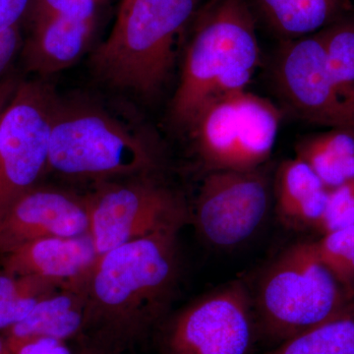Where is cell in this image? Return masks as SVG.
Returning <instances> with one entry per match:
<instances>
[{"instance_id": "obj_27", "label": "cell", "mask_w": 354, "mask_h": 354, "mask_svg": "<svg viewBox=\"0 0 354 354\" xmlns=\"http://www.w3.org/2000/svg\"><path fill=\"white\" fill-rule=\"evenodd\" d=\"M21 46L19 26L0 34V80Z\"/></svg>"}, {"instance_id": "obj_16", "label": "cell", "mask_w": 354, "mask_h": 354, "mask_svg": "<svg viewBox=\"0 0 354 354\" xmlns=\"http://www.w3.org/2000/svg\"><path fill=\"white\" fill-rule=\"evenodd\" d=\"M86 310L84 288H62L41 300L24 320L4 333L6 337L43 335L66 342L84 333Z\"/></svg>"}, {"instance_id": "obj_19", "label": "cell", "mask_w": 354, "mask_h": 354, "mask_svg": "<svg viewBox=\"0 0 354 354\" xmlns=\"http://www.w3.org/2000/svg\"><path fill=\"white\" fill-rule=\"evenodd\" d=\"M269 24L288 39L301 38L330 24L339 0H256Z\"/></svg>"}, {"instance_id": "obj_12", "label": "cell", "mask_w": 354, "mask_h": 354, "mask_svg": "<svg viewBox=\"0 0 354 354\" xmlns=\"http://www.w3.org/2000/svg\"><path fill=\"white\" fill-rule=\"evenodd\" d=\"M88 232L85 198L36 185L16 198L0 215V254L38 239L81 236Z\"/></svg>"}, {"instance_id": "obj_13", "label": "cell", "mask_w": 354, "mask_h": 354, "mask_svg": "<svg viewBox=\"0 0 354 354\" xmlns=\"http://www.w3.org/2000/svg\"><path fill=\"white\" fill-rule=\"evenodd\" d=\"M1 256L3 271L81 288L99 258L90 234L38 239Z\"/></svg>"}, {"instance_id": "obj_2", "label": "cell", "mask_w": 354, "mask_h": 354, "mask_svg": "<svg viewBox=\"0 0 354 354\" xmlns=\"http://www.w3.org/2000/svg\"><path fill=\"white\" fill-rule=\"evenodd\" d=\"M252 13L244 0H214L203 14L184 57L172 115L191 123L211 102L246 90L259 64Z\"/></svg>"}, {"instance_id": "obj_5", "label": "cell", "mask_w": 354, "mask_h": 354, "mask_svg": "<svg viewBox=\"0 0 354 354\" xmlns=\"http://www.w3.org/2000/svg\"><path fill=\"white\" fill-rule=\"evenodd\" d=\"M351 299L319 259L313 242H299L261 279L254 299L258 330L279 344L334 316Z\"/></svg>"}, {"instance_id": "obj_17", "label": "cell", "mask_w": 354, "mask_h": 354, "mask_svg": "<svg viewBox=\"0 0 354 354\" xmlns=\"http://www.w3.org/2000/svg\"><path fill=\"white\" fill-rule=\"evenodd\" d=\"M297 157L330 190L354 177V131L334 127L298 142Z\"/></svg>"}, {"instance_id": "obj_28", "label": "cell", "mask_w": 354, "mask_h": 354, "mask_svg": "<svg viewBox=\"0 0 354 354\" xmlns=\"http://www.w3.org/2000/svg\"><path fill=\"white\" fill-rule=\"evenodd\" d=\"M335 127L348 128L354 131V87L342 100L341 109Z\"/></svg>"}, {"instance_id": "obj_20", "label": "cell", "mask_w": 354, "mask_h": 354, "mask_svg": "<svg viewBox=\"0 0 354 354\" xmlns=\"http://www.w3.org/2000/svg\"><path fill=\"white\" fill-rule=\"evenodd\" d=\"M62 288L39 277L0 272V330L17 325L41 300Z\"/></svg>"}, {"instance_id": "obj_6", "label": "cell", "mask_w": 354, "mask_h": 354, "mask_svg": "<svg viewBox=\"0 0 354 354\" xmlns=\"http://www.w3.org/2000/svg\"><path fill=\"white\" fill-rule=\"evenodd\" d=\"M281 118L271 101L242 90L211 102L189 127L211 171H248L271 156Z\"/></svg>"}, {"instance_id": "obj_31", "label": "cell", "mask_w": 354, "mask_h": 354, "mask_svg": "<svg viewBox=\"0 0 354 354\" xmlns=\"http://www.w3.org/2000/svg\"><path fill=\"white\" fill-rule=\"evenodd\" d=\"M0 354H11L7 346L6 339L0 335Z\"/></svg>"}, {"instance_id": "obj_10", "label": "cell", "mask_w": 354, "mask_h": 354, "mask_svg": "<svg viewBox=\"0 0 354 354\" xmlns=\"http://www.w3.org/2000/svg\"><path fill=\"white\" fill-rule=\"evenodd\" d=\"M270 202L271 184L261 167L248 171H212L198 195V230L214 246L239 245L257 232Z\"/></svg>"}, {"instance_id": "obj_25", "label": "cell", "mask_w": 354, "mask_h": 354, "mask_svg": "<svg viewBox=\"0 0 354 354\" xmlns=\"http://www.w3.org/2000/svg\"><path fill=\"white\" fill-rule=\"evenodd\" d=\"M4 339L11 354H72L66 342L55 337L32 335Z\"/></svg>"}, {"instance_id": "obj_21", "label": "cell", "mask_w": 354, "mask_h": 354, "mask_svg": "<svg viewBox=\"0 0 354 354\" xmlns=\"http://www.w3.org/2000/svg\"><path fill=\"white\" fill-rule=\"evenodd\" d=\"M319 34L342 100L354 87V18L332 23Z\"/></svg>"}, {"instance_id": "obj_1", "label": "cell", "mask_w": 354, "mask_h": 354, "mask_svg": "<svg viewBox=\"0 0 354 354\" xmlns=\"http://www.w3.org/2000/svg\"><path fill=\"white\" fill-rule=\"evenodd\" d=\"M179 230H160L97 258L84 286V332L118 348L150 330L176 283Z\"/></svg>"}, {"instance_id": "obj_29", "label": "cell", "mask_w": 354, "mask_h": 354, "mask_svg": "<svg viewBox=\"0 0 354 354\" xmlns=\"http://www.w3.org/2000/svg\"><path fill=\"white\" fill-rule=\"evenodd\" d=\"M19 82L20 81L14 76L3 77L0 80V122Z\"/></svg>"}, {"instance_id": "obj_11", "label": "cell", "mask_w": 354, "mask_h": 354, "mask_svg": "<svg viewBox=\"0 0 354 354\" xmlns=\"http://www.w3.org/2000/svg\"><path fill=\"white\" fill-rule=\"evenodd\" d=\"M274 77L279 94L299 118L335 127L342 99L319 32L286 41L277 55Z\"/></svg>"}, {"instance_id": "obj_8", "label": "cell", "mask_w": 354, "mask_h": 354, "mask_svg": "<svg viewBox=\"0 0 354 354\" xmlns=\"http://www.w3.org/2000/svg\"><path fill=\"white\" fill-rule=\"evenodd\" d=\"M258 332L254 300L235 281L179 312L160 344L164 354H251Z\"/></svg>"}, {"instance_id": "obj_9", "label": "cell", "mask_w": 354, "mask_h": 354, "mask_svg": "<svg viewBox=\"0 0 354 354\" xmlns=\"http://www.w3.org/2000/svg\"><path fill=\"white\" fill-rule=\"evenodd\" d=\"M85 201L99 257L160 230L181 228L186 221L180 200L151 181L100 184Z\"/></svg>"}, {"instance_id": "obj_23", "label": "cell", "mask_w": 354, "mask_h": 354, "mask_svg": "<svg viewBox=\"0 0 354 354\" xmlns=\"http://www.w3.org/2000/svg\"><path fill=\"white\" fill-rule=\"evenodd\" d=\"M354 225V177L329 190L317 230L323 234Z\"/></svg>"}, {"instance_id": "obj_15", "label": "cell", "mask_w": 354, "mask_h": 354, "mask_svg": "<svg viewBox=\"0 0 354 354\" xmlns=\"http://www.w3.org/2000/svg\"><path fill=\"white\" fill-rule=\"evenodd\" d=\"M329 189L306 162L295 157L279 165L274 198L281 220L297 227L318 225Z\"/></svg>"}, {"instance_id": "obj_14", "label": "cell", "mask_w": 354, "mask_h": 354, "mask_svg": "<svg viewBox=\"0 0 354 354\" xmlns=\"http://www.w3.org/2000/svg\"><path fill=\"white\" fill-rule=\"evenodd\" d=\"M34 29L23 51L26 68L48 76L75 64L87 50L94 22L53 16L32 19Z\"/></svg>"}, {"instance_id": "obj_18", "label": "cell", "mask_w": 354, "mask_h": 354, "mask_svg": "<svg viewBox=\"0 0 354 354\" xmlns=\"http://www.w3.org/2000/svg\"><path fill=\"white\" fill-rule=\"evenodd\" d=\"M265 354H354V298L334 316Z\"/></svg>"}, {"instance_id": "obj_24", "label": "cell", "mask_w": 354, "mask_h": 354, "mask_svg": "<svg viewBox=\"0 0 354 354\" xmlns=\"http://www.w3.org/2000/svg\"><path fill=\"white\" fill-rule=\"evenodd\" d=\"M97 0H35L32 19L43 16L94 22Z\"/></svg>"}, {"instance_id": "obj_3", "label": "cell", "mask_w": 354, "mask_h": 354, "mask_svg": "<svg viewBox=\"0 0 354 354\" xmlns=\"http://www.w3.org/2000/svg\"><path fill=\"white\" fill-rule=\"evenodd\" d=\"M197 0H122L113 31L95 50V73L144 97L157 94L176 62L177 41Z\"/></svg>"}, {"instance_id": "obj_30", "label": "cell", "mask_w": 354, "mask_h": 354, "mask_svg": "<svg viewBox=\"0 0 354 354\" xmlns=\"http://www.w3.org/2000/svg\"><path fill=\"white\" fill-rule=\"evenodd\" d=\"M78 354H109V351L104 348H88L83 349Z\"/></svg>"}, {"instance_id": "obj_4", "label": "cell", "mask_w": 354, "mask_h": 354, "mask_svg": "<svg viewBox=\"0 0 354 354\" xmlns=\"http://www.w3.org/2000/svg\"><path fill=\"white\" fill-rule=\"evenodd\" d=\"M152 162L145 140L99 104L57 97L48 169L65 176L104 179L138 174Z\"/></svg>"}, {"instance_id": "obj_26", "label": "cell", "mask_w": 354, "mask_h": 354, "mask_svg": "<svg viewBox=\"0 0 354 354\" xmlns=\"http://www.w3.org/2000/svg\"><path fill=\"white\" fill-rule=\"evenodd\" d=\"M31 0H0V34L19 26Z\"/></svg>"}, {"instance_id": "obj_22", "label": "cell", "mask_w": 354, "mask_h": 354, "mask_svg": "<svg viewBox=\"0 0 354 354\" xmlns=\"http://www.w3.org/2000/svg\"><path fill=\"white\" fill-rule=\"evenodd\" d=\"M317 255L344 290L354 298V225L314 241Z\"/></svg>"}, {"instance_id": "obj_7", "label": "cell", "mask_w": 354, "mask_h": 354, "mask_svg": "<svg viewBox=\"0 0 354 354\" xmlns=\"http://www.w3.org/2000/svg\"><path fill=\"white\" fill-rule=\"evenodd\" d=\"M57 95L41 81H22L0 122V215L48 169Z\"/></svg>"}]
</instances>
